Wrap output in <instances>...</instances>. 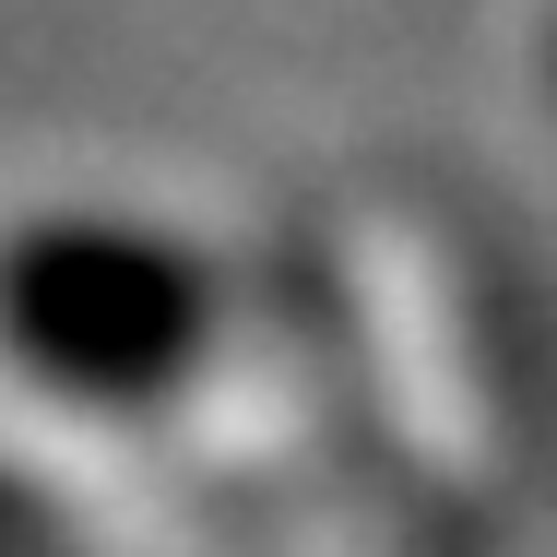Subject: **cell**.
Here are the masks:
<instances>
[{
  "label": "cell",
  "instance_id": "1",
  "mask_svg": "<svg viewBox=\"0 0 557 557\" xmlns=\"http://www.w3.org/2000/svg\"><path fill=\"white\" fill-rule=\"evenodd\" d=\"M225 333L214 261L154 214L119 202H48L0 225V356L84 404V416H154L202 380Z\"/></svg>",
  "mask_w": 557,
  "mask_h": 557
},
{
  "label": "cell",
  "instance_id": "2",
  "mask_svg": "<svg viewBox=\"0 0 557 557\" xmlns=\"http://www.w3.org/2000/svg\"><path fill=\"white\" fill-rule=\"evenodd\" d=\"M546 84H557V24H546Z\"/></svg>",
  "mask_w": 557,
  "mask_h": 557
}]
</instances>
